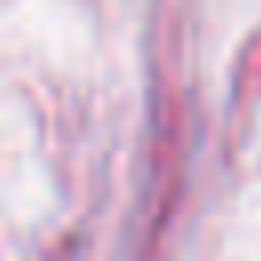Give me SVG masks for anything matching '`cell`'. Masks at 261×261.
Masks as SVG:
<instances>
[]
</instances>
